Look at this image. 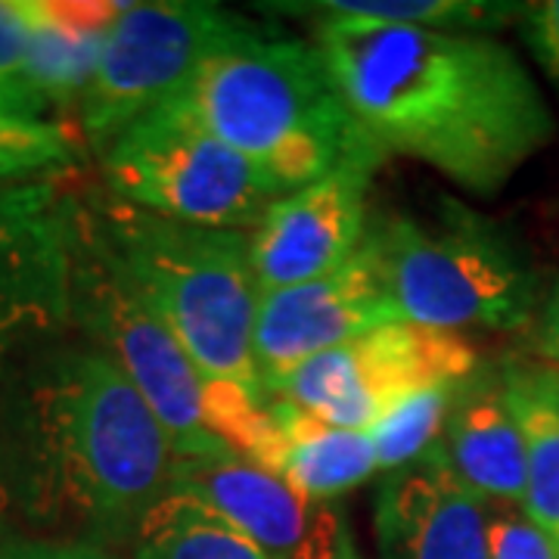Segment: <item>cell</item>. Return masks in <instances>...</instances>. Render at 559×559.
<instances>
[{
	"label": "cell",
	"mask_w": 559,
	"mask_h": 559,
	"mask_svg": "<svg viewBox=\"0 0 559 559\" xmlns=\"http://www.w3.org/2000/svg\"><path fill=\"white\" fill-rule=\"evenodd\" d=\"M476 367V348L457 333L395 320L283 373L267 385V399L342 429L373 432L407 399L441 382L473 380Z\"/></svg>",
	"instance_id": "9c48e42d"
},
{
	"label": "cell",
	"mask_w": 559,
	"mask_h": 559,
	"mask_svg": "<svg viewBox=\"0 0 559 559\" xmlns=\"http://www.w3.org/2000/svg\"><path fill=\"white\" fill-rule=\"evenodd\" d=\"M0 112L25 119L47 112L28 81V22L22 0H0Z\"/></svg>",
	"instance_id": "603a6c76"
},
{
	"label": "cell",
	"mask_w": 559,
	"mask_h": 559,
	"mask_svg": "<svg viewBox=\"0 0 559 559\" xmlns=\"http://www.w3.org/2000/svg\"><path fill=\"white\" fill-rule=\"evenodd\" d=\"M314 47L382 156H411L491 200L554 138L513 47L476 32L320 16Z\"/></svg>",
	"instance_id": "6da1fadb"
},
{
	"label": "cell",
	"mask_w": 559,
	"mask_h": 559,
	"mask_svg": "<svg viewBox=\"0 0 559 559\" xmlns=\"http://www.w3.org/2000/svg\"><path fill=\"white\" fill-rule=\"evenodd\" d=\"M0 559H119L91 540H44L7 538L0 540Z\"/></svg>",
	"instance_id": "484cf974"
},
{
	"label": "cell",
	"mask_w": 559,
	"mask_h": 559,
	"mask_svg": "<svg viewBox=\"0 0 559 559\" xmlns=\"http://www.w3.org/2000/svg\"><path fill=\"white\" fill-rule=\"evenodd\" d=\"M271 414L280 426L277 476L301 495L326 503L358 488L380 469L370 432L323 423L283 399L271 401Z\"/></svg>",
	"instance_id": "2e32d148"
},
{
	"label": "cell",
	"mask_w": 559,
	"mask_h": 559,
	"mask_svg": "<svg viewBox=\"0 0 559 559\" xmlns=\"http://www.w3.org/2000/svg\"><path fill=\"white\" fill-rule=\"evenodd\" d=\"M488 559H559V544L516 503H488Z\"/></svg>",
	"instance_id": "cb8c5ba5"
},
{
	"label": "cell",
	"mask_w": 559,
	"mask_h": 559,
	"mask_svg": "<svg viewBox=\"0 0 559 559\" xmlns=\"http://www.w3.org/2000/svg\"><path fill=\"white\" fill-rule=\"evenodd\" d=\"M75 159V140L62 124L0 112V180L40 178Z\"/></svg>",
	"instance_id": "7402d4cb"
},
{
	"label": "cell",
	"mask_w": 559,
	"mask_h": 559,
	"mask_svg": "<svg viewBox=\"0 0 559 559\" xmlns=\"http://www.w3.org/2000/svg\"><path fill=\"white\" fill-rule=\"evenodd\" d=\"M259 28L221 3H124L81 97L84 138L103 153L124 128L171 100L212 53Z\"/></svg>",
	"instance_id": "ba28073f"
},
{
	"label": "cell",
	"mask_w": 559,
	"mask_h": 559,
	"mask_svg": "<svg viewBox=\"0 0 559 559\" xmlns=\"http://www.w3.org/2000/svg\"><path fill=\"white\" fill-rule=\"evenodd\" d=\"M318 559H360L358 547H355V540H352V535H348V528L342 525V532L336 535V540L320 554Z\"/></svg>",
	"instance_id": "83f0119b"
},
{
	"label": "cell",
	"mask_w": 559,
	"mask_h": 559,
	"mask_svg": "<svg viewBox=\"0 0 559 559\" xmlns=\"http://www.w3.org/2000/svg\"><path fill=\"white\" fill-rule=\"evenodd\" d=\"M401 320L444 333H516L538 311V283L520 246L463 202L426 221L389 212L367 227Z\"/></svg>",
	"instance_id": "5b68a950"
},
{
	"label": "cell",
	"mask_w": 559,
	"mask_h": 559,
	"mask_svg": "<svg viewBox=\"0 0 559 559\" xmlns=\"http://www.w3.org/2000/svg\"><path fill=\"white\" fill-rule=\"evenodd\" d=\"M171 491L215 510L267 559H318L345 525L330 503L237 454L178 457Z\"/></svg>",
	"instance_id": "4fadbf2b"
},
{
	"label": "cell",
	"mask_w": 559,
	"mask_h": 559,
	"mask_svg": "<svg viewBox=\"0 0 559 559\" xmlns=\"http://www.w3.org/2000/svg\"><path fill=\"white\" fill-rule=\"evenodd\" d=\"M267 13L293 16H342V20L414 25L436 32H476L500 28L522 20L525 3H491V0H314V3H261Z\"/></svg>",
	"instance_id": "d6986e66"
},
{
	"label": "cell",
	"mask_w": 559,
	"mask_h": 559,
	"mask_svg": "<svg viewBox=\"0 0 559 559\" xmlns=\"http://www.w3.org/2000/svg\"><path fill=\"white\" fill-rule=\"evenodd\" d=\"M535 348H538L540 358L559 364V280L554 283L550 296H547L544 308H540L538 330H535Z\"/></svg>",
	"instance_id": "4316f807"
},
{
	"label": "cell",
	"mask_w": 559,
	"mask_h": 559,
	"mask_svg": "<svg viewBox=\"0 0 559 559\" xmlns=\"http://www.w3.org/2000/svg\"><path fill=\"white\" fill-rule=\"evenodd\" d=\"M75 200L53 180L0 190V364L72 320Z\"/></svg>",
	"instance_id": "30bf717a"
},
{
	"label": "cell",
	"mask_w": 559,
	"mask_h": 559,
	"mask_svg": "<svg viewBox=\"0 0 559 559\" xmlns=\"http://www.w3.org/2000/svg\"><path fill=\"white\" fill-rule=\"evenodd\" d=\"M373 532L380 559H488V500L419 460L380 485Z\"/></svg>",
	"instance_id": "5bb4252c"
},
{
	"label": "cell",
	"mask_w": 559,
	"mask_h": 559,
	"mask_svg": "<svg viewBox=\"0 0 559 559\" xmlns=\"http://www.w3.org/2000/svg\"><path fill=\"white\" fill-rule=\"evenodd\" d=\"M28 491L40 513L131 540L171 495L175 448L134 382L97 348L60 352L25 401Z\"/></svg>",
	"instance_id": "7a4b0ae2"
},
{
	"label": "cell",
	"mask_w": 559,
	"mask_h": 559,
	"mask_svg": "<svg viewBox=\"0 0 559 559\" xmlns=\"http://www.w3.org/2000/svg\"><path fill=\"white\" fill-rule=\"evenodd\" d=\"M540 370V380H544V385L550 389V395L559 401V367H538Z\"/></svg>",
	"instance_id": "f1b7e54d"
},
{
	"label": "cell",
	"mask_w": 559,
	"mask_h": 559,
	"mask_svg": "<svg viewBox=\"0 0 559 559\" xmlns=\"http://www.w3.org/2000/svg\"><path fill=\"white\" fill-rule=\"evenodd\" d=\"M510 411L525 444V516L559 540V401L538 367H507L500 373Z\"/></svg>",
	"instance_id": "e0dca14e"
},
{
	"label": "cell",
	"mask_w": 559,
	"mask_h": 559,
	"mask_svg": "<svg viewBox=\"0 0 559 559\" xmlns=\"http://www.w3.org/2000/svg\"><path fill=\"white\" fill-rule=\"evenodd\" d=\"M72 320L97 342V352L134 382L165 426L175 457L234 454L205 423L202 377L197 367L183 355L153 305L121 271L91 209L81 202H75Z\"/></svg>",
	"instance_id": "8992f818"
},
{
	"label": "cell",
	"mask_w": 559,
	"mask_h": 559,
	"mask_svg": "<svg viewBox=\"0 0 559 559\" xmlns=\"http://www.w3.org/2000/svg\"><path fill=\"white\" fill-rule=\"evenodd\" d=\"M183 116L296 193L380 150L360 131L314 44L255 35L221 47L171 97Z\"/></svg>",
	"instance_id": "3957f363"
},
{
	"label": "cell",
	"mask_w": 559,
	"mask_h": 559,
	"mask_svg": "<svg viewBox=\"0 0 559 559\" xmlns=\"http://www.w3.org/2000/svg\"><path fill=\"white\" fill-rule=\"evenodd\" d=\"M87 209L202 382H237L267 399L255 370L261 289L249 234L159 218L119 200Z\"/></svg>",
	"instance_id": "277c9868"
},
{
	"label": "cell",
	"mask_w": 559,
	"mask_h": 559,
	"mask_svg": "<svg viewBox=\"0 0 559 559\" xmlns=\"http://www.w3.org/2000/svg\"><path fill=\"white\" fill-rule=\"evenodd\" d=\"M134 559H267L215 510L171 491L134 532Z\"/></svg>",
	"instance_id": "ac0fdd59"
},
{
	"label": "cell",
	"mask_w": 559,
	"mask_h": 559,
	"mask_svg": "<svg viewBox=\"0 0 559 559\" xmlns=\"http://www.w3.org/2000/svg\"><path fill=\"white\" fill-rule=\"evenodd\" d=\"M426 460H439L460 485H466L488 503L522 507L525 444L500 377H473L463 385L439 448Z\"/></svg>",
	"instance_id": "9a60e30c"
},
{
	"label": "cell",
	"mask_w": 559,
	"mask_h": 559,
	"mask_svg": "<svg viewBox=\"0 0 559 559\" xmlns=\"http://www.w3.org/2000/svg\"><path fill=\"white\" fill-rule=\"evenodd\" d=\"M522 28H525V40H528L535 60L540 62V69L550 75L559 91V0L525 3Z\"/></svg>",
	"instance_id": "d4e9b609"
},
{
	"label": "cell",
	"mask_w": 559,
	"mask_h": 559,
	"mask_svg": "<svg viewBox=\"0 0 559 559\" xmlns=\"http://www.w3.org/2000/svg\"><path fill=\"white\" fill-rule=\"evenodd\" d=\"M22 13L28 22V81L44 109H66L72 103L81 106V97L97 72L106 38L81 35L50 20L40 0H22Z\"/></svg>",
	"instance_id": "ffe728a7"
},
{
	"label": "cell",
	"mask_w": 559,
	"mask_h": 559,
	"mask_svg": "<svg viewBox=\"0 0 559 559\" xmlns=\"http://www.w3.org/2000/svg\"><path fill=\"white\" fill-rule=\"evenodd\" d=\"M119 202L159 218L221 230H255L286 197L277 180L215 140L178 106L162 103L100 153Z\"/></svg>",
	"instance_id": "52a82bcc"
},
{
	"label": "cell",
	"mask_w": 559,
	"mask_h": 559,
	"mask_svg": "<svg viewBox=\"0 0 559 559\" xmlns=\"http://www.w3.org/2000/svg\"><path fill=\"white\" fill-rule=\"evenodd\" d=\"M466 382L432 385V389L404 401L395 414L382 419L380 426L370 432V439L377 444L380 469L399 473L404 466H414L419 460H426L439 448L448 417L454 411V401L460 399Z\"/></svg>",
	"instance_id": "44dd1931"
},
{
	"label": "cell",
	"mask_w": 559,
	"mask_h": 559,
	"mask_svg": "<svg viewBox=\"0 0 559 559\" xmlns=\"http://www.w3.org/2000/svg\"><path fill=\"white\" fill-rule=\"evenodd\" d=\"M557 544H559V540H557Z\"/></svg>",
	"instance_id": "4dcf8cb0"
},
{
	"label": "cell",
	"mask_w": 559,
	"mask_h": 559,
	"mask_svg": "<svg viewBox=\"0 0 559 559\" xmlns=\"http://www.w3.org/2000/svg\"><path fill=\"white\" fill-rule=\"evenodd\" d=\"M401 320L373 242L326 277L259 296L255 370L261 389L342 342Z\"/></svg>",
	"instance_id": "8fae6325"
},
{
	"label": "cell",
	"mask_w": 559,
	"mask_h": 559,
	"mask_svg": "<svg viewBox=\"0 0 559 559\" xmlns=\"http://www.w3.org/2000/svg\"><path fill=\"white\" fill-rule=\"evenodd\" d=\"M385 156H355L326 178L286 193L249 234L261 293L326 277L367 240L370 180Z\"/></svg>",
	"instance_id": "7c38bea8"
},
{
	"label": "cell",
	"mask_w": 559,
	"mask_h": 559,
	"mask_svg": "<svg viewBox=\"0 0 559 559\" xmlns=\"http://www.w3.org/2000/svg\"><path fill=\"white\" fill-rule=\"evenodd\" d=\"M0 507H3V498H0Z\"/></svg>",
	"instance_id": "f546056e"
}]
</instances>
